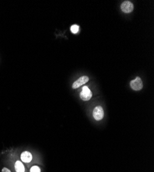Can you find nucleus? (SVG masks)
Returning a JSON list of instances; mask_svg holds the SVG:
<instances>
[{
    "mask_svg": "<svg viewBox=\"0 0 154 172\" xmlns=\"http://www.w3.org/2000/svg\"><path fill=\"white\" fill-rule=\"evenodd\" d=\"M130 85L131 88H132L133 90L139 91L143 87V84H142L141 79L140 78V77H137L136 79H133L130 82Z\"/></svg>",
    "mask_w": 154,
    "mask_h": 172,
    "instance_id": "f257e3e1",
    "label": "nucleus"
},
{
    "mask_svg": "<svg viewBox=\"0 0 154 172\" xmlns=\"http://www.w3.org/2000/svg\"><path fill=\"white\" fill-rule=\"evenodd\" d=\"M30 172H41V169L38 166H33L30 168Z\"/></svg>",
    "mask_w": 154,
    "mask_h": 172,
    "instance_id": "1a4fd4ad",
    "label": "nucleus"
},
{
    "mask_svg": "<svg viewBox=\"0 0 154 172\" xmlns=\"http://www.w3.org/2000/svg\"><path fill=\"white\" fill-rule=\"evenodd\" d=\"M21 159H22V161L24 162V163H30L32 159H33V156H32V154L30 153L29 151H24L23 153H22L21 154Z\"/></svg>",
    "mask_w": 154,
    "mask_h": 172,
    "instance_id": "423d86ee",
    "label": "nucleus"
},
{
    "mask_svg": "<svg viewBox=\"0 0 154 172\" xmlns=\"http://www.w3.org/2000/svg\"><path fill=\"white\" fill-rule=\"evenodd\" d=\"M93 118L96 121L102 120L104 117V110L101 106H97L95 107L93 112Z\"/></svg>",
    "mask_w": 154,
    "mask_h": 172,
    "instance_id": "7ed1b4c3",
    "label": "nucleus"
},
{
    "mask_svg": "<svg viewBox=\"0 0 154 172\" xmlns=\"http://www.w3.org/2000/svg\"><path fill=\"white\" fill-rule=\"evenodd\" d=\"M92 97V92L87 86H84L80 93V98L83 101H89Z\"/></svg>",
    "mask_w": 154,
    "mask_h": 172,
    "instance_id": "f03ea898",
    "label": "nucleus"
},
{
    "mask_svg": "<svg viewBox=\"0 0 154 172\" xmlns=\"http://www.w3.org/2000/svg\"><path fill=\"white\" fill-rule=\"evenodd\" d=\"M2 172H11L9 170H8V168H6V167H4L2 169Z\"/></svg>",
    "mask_w": 154,
    "mask_h": 172,
    "instance_id": "9d476101",
    "label": "nucleus"
},
{
    "mask_svg": "<svg viewBox=\"0 0 154 172\" xmlns=\"http://www.w3.org/2000/svg\"><path fill=\"white\" fill-rule=\"evenodd\" d=\"M133 4L129 1H125L121 4V10L124 13H130L133 10Z\"/></svg>",
    "mask_w": 154,
    "mask_h": 172,
    "instance_id": "20e7f679",
    "label": "nucleus"
},
{
    "mask_svg": "<svg viewBox=\"0 0 154 172\" xmlns=\"http://www.w3.org/2000/svg\"><path fill=\"white\" fill-rule=\"evenodd\" d=\"M15 172H26L24 165L19 160H17L15 163Z\"/></svg>",
    "mask_w": 154,
    "mask_h": 172,
    "instance_id": "0eeeda50",
    "label": "nucleus"
},
{
    "mask_svg": "<svg viewBox=\"0 0 154 172\" xmlns=\"http://www.w3.org/2000/svg\"><path fill=\"white\" fill-rule=\"evenodd\" d=\"M71 31L73 34H77L78 31H79V26L77 25H73L71 27Z\"/></svg>",
    "mask_w": 154,
    "mask_h": 172,
    "instance_id": "6e6552de",
    "label": "nucleus"
},
{
    "mask_svg": "<svg viewBox=\"0 0 154 172\" xmlns=\"http://www.w3.org/2000/svg\"><path fill=\"white\" fill-rule=\"evenodd\" d=\"M89 78L86 76H83L82 77H80V79H78L77 81H75L73 84V88L76 89L80 87L81 85H82L84 84H85L86 83H87L89 81Z\"/></svg>",
    "mask_w": 154,
    "mask_h": 172,
    "instance_id": "39448f33",
    "label": "nucleus"
}]
</instances>
